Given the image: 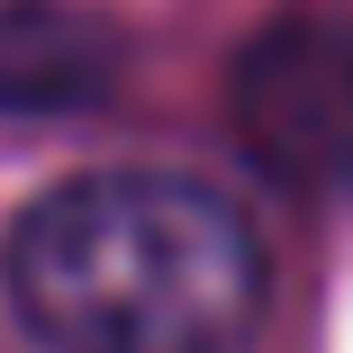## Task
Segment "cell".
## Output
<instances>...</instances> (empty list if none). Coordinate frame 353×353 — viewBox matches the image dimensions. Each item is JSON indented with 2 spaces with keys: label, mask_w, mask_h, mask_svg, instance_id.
I'll return each mask as SVG.
<instances>
[{
  "label": "cell",
  "mask_w": 353,
  "mask_h": 353,
  "mask_svg": "<svg viewBox=\"0 0 353 353\" xmlns=\"http://www.w3.org/2000/svg\"><path fill=\"white\" fill-rule=\"evenodd\" d=\"M0 290L46 353H245L272 263L254 218L190 172H82L10 218Z\"/></svg>",
  "instance_id": "cell-1"
},
{
  "label": "cell",
  "mask_w": 353,
  "mask_h": 353,
  "mask_svg": "<svg viewBox=\"0 0 353 353\" xmlns=\"http://www.w3.org/2000/svg\"><path fill=\"white\" fill-rule=\"evenodd\" d=\"M236 145L299 199H353V28L281 19L236 54Z\"/></svg>",
  "instance_id": "cell-2"
}]
</instances>
